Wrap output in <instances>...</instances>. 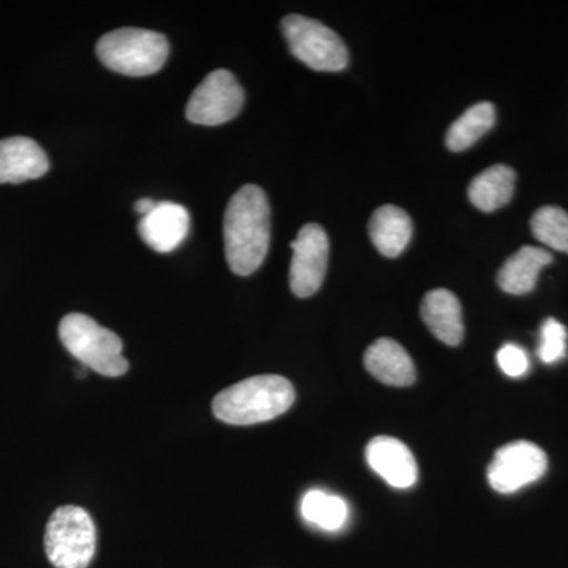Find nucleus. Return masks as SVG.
<instances>
[{
  "label": "nucleus",
  "instance_id": "obj_1",
  "mask_svg": "<svg viewBox=\"0 0 568 568\" xmlns=\"http://www.w3.org/2000/svg\"><path fill=\"white\" fill-rule=\"evenodd\" d=\"M224 254L235 275L248 276L263 265L271 245V205L253 183L231 197L224 212Z\"/></svg>",
  "mask_w": 568,
  "mask_h": 568
},
{
  "label": "nucleus",
  "instance_id": "obj_2",
  "mask_svg": "<svg viewBox=\"0 0 568 568\" xmlns=\"http://www.w3.org/2000/svg\"><path fill=\"white\" fill-rule=\"evenodd\" d=\"M295 392L286 377L261 375L224 388L215 396L212 410L230 425H256L283 416L294 405Z\"/></svg>",
  "mask_w": 568,
  "mask_h": 568
},
{
  "label": "nucleus",
  "instance_id": "obj_3",
  "mask_svg": "<svg viewBox=\"0 0 568 568\" xmlns=\"http://www.w3.org/2000/svg\"><path fill=\"white\" fill-rule=\"evenodd\" d=\"M59 338L85 368L108 377H119L129 372V361L122 354V339L91 316L70 313L63 317L59 324Z\"/></svg>",
  "mask_w": 568,
  "mask_h": 568
},
{
  "label": "nucleus",
  "instance_id": "obj_4",
  "mask_svg": "<svg viewBox=\"0 0 568 568\" xmlns=\"http://www.w3.org/2000/svg\"><path fill=\"white\" fill-rule=\"evenodd\" d=\"M97 55L104 67L125 77H149L162 70L170 43L162 33L123 28L104 33L97 43Z\"/></svg>",
  "mask_w": 568,
  "mask_h": 568
},
{
  "label": "nucleus",
  "instance_id": "obj_5",
  "mask_svg": "<svg viewBox=\"0 0 568 568\" xmlns=\"http://www.w3.org/2000/svg\"><path fill=\"white\" fill-rule=\"evenodd\" d=\"M97 548V529L84 508H58L48 521L44 549L55 568H88Z\"/></svg>",
  "mask_w": 568,
  "mask_h": 568
},
{
  "label": "nucleus",
  "instance_id": "obj_6",
  "mask_svg": "<svg viewBox=\"0 0 568 568\" xmlns=\"http://www.w3.org/2000/svg\"><path fill=\"white\" fill-rule=\"evenodd\" d=\"M282 31L291 52L316 71H342L349 63L345 41L323 22L301 14H287Z\"/></svg>",
  "mask_w": 568,
  "mask_h": 568
},
{
  "label": "nucleus",
  "instance_id": "obj_7",
  "mask_svg": "<svg viewBox=\"0 0 568 568\" xmlns=\"http://www.w3.org/2000/svg\"><path fill=\"white\" fill-rule=\"evenodd\" d=\"M244 102V89L234 74L227 70H215L194 89L186 104V118L196 125H223L233 121Z\"/></svg>",
  "mask_w": 568,
  "mask_h": 568
},
{
  "label": "nucleus",
  "instance_id": "obj_8",
  "mask_svg": "<svg viewBox=\"0 0 568 568\" xmlns=\"http://www.w3.org/2000/svg\"><path fill=\"white\" fill-rule=\"evenodd\" d=\"M547 467V454L536 444L529 440L507 444L489 463V487L500 495H511L544 477Z\"/></svg>",
  "mask_w": 568,
  "mask_h": 568
},
{
  "label": "nucleus",
  "instance_id": "obj_9",
  "mask_svg": "<svg viewBox=\"0 0 568 568\" xmlns=\"http://www.w3.org/2000/svg\"><path fill=\"white\" fill-rule=\"evenodd\" d=\"M290 267L291 291L297 297H312L323 286L328 265V237L323 226L308 223L298 231Z\"/></svg>",
  "mask_w": 568,
  "mask_h": 568
},
{
  "label": "nucleus",
  "instance_id": "obj_10",
  "mask_svg": "<svg viewBox=\"0 0 568 568\" xmlns=\"http://www.w3.org/2000/svg\"><path fill=\"white\" fill-rule=\"evenodd\" d=\"M366 462L390 487L406 489L416 485L418 467L413 452L390 436H376L366 447Z\"/></svg>",
  "mask_w": 568,
  "mask_h": 568
},
{
  "label": "nucleus",
  "instance_id": "obj_11",
  "mask_svg": "<svg viewBox=\"0 0 568 568\" xmlns=\"http://www.w3.org/2000/svg\"><path fill=\"white\" fill-rule=\"evenodd\" d=\"M138 231L142 241L155 252H174L189 235L190 213L181 204L156 203L149 215L142 216Z\"/></svg>",
  "mask_w": 568,
  "mask_h": 568
},
{
  "label": "nucleus",
  "instance_id": "obj_12",
  "mask_svg": "<svg viewBox=\"0 0 568 568\" xmlns=\"http://www.w3.org/2000/svg\"><path fill=\"white\" fill-rule=\"evenodd\" d=\"M50 160L31 138L13 136L0 141V183H22L43 178Z\"/></svg>",
  "mask_w": 568,
  "mask_h": 568
},
{
  "label": "nucleus",
  "instance_id": "obj_13",
  "mask_svg": "<svg viewBox=\"0 0 568 568\" xmlns=\"http://www.w3.org/2000/svg\"><path fill=\"white\" fill-rule=\"evenodd\" d=\"M365 368L386 386L407 387L416 381V366L395 339L379 338L366 349Z\"/></svg>",
  "mask_w": 568,
  "mask_h": 568
},
{
  "label": "nucleus",
  "instance_id": "obj_14",
  "mask_svg": "<svg viewBox=\"0 0 568 568\" xmlns=\"http://www.w3.org/2000/svg\"><path fill=\"white\" fill-rule=\"evenodd\" d=\"M422 320L439 342L458 346L465 336L462 305L457 295L447 290H435L425 295L420 308Z\"/></svg>",
  "mask_w": 568,
  "mask_h": 568
},
{
  "label": "nucleus",
  "instance_id": "obj_15",
  "mask_svg": "<svg viewBox=\"0 0 568 568\" xmlns=\"http://www.w3.org/2000/svg\"><path fill=\"white\" fill-rule=\"evenodd\" d=\"M551 253L537 246H523L500 267L497 274V284L504 293L525 295L532 293L536 287L538 274L541 268L551 264Z\"/></svg>",
  "mask_w": 568,
  "mask_h": 568
},
{
  "label": "nucleus",
  "instance_id": "obj_16",
  "mask_svg": "<svg viewBox=\"0 0 568 568\" xmlns=\"http://www.w3.org/2000/svg\"><path fill=\"white\" fill-rule=\"evenodd\" d=\"M368 231L377 252L386 257H396L409 245L413 237V222L403 209L396 205H383L373 213Z\"/></svg>",
  "mask_w": 568,
  "mask_h": 568
},
{
  "label": "nucleus",
  "instance_id": "obj_17",
  "mask_svg": "<svg viewBox=\"0 0 568 568\" xmlns=\"http://www.w3.org/2000/svg\"><path fill=\"white\" fill-rule=\"evenodd\" d=\"M517 174L506 164H495L477 175L467 189L474 207L481 212H495L510 203L515 193Z\"/></svg>",
  "mask_w": 568,
  "mask_h": 568
},
{
  "label": "nucleus",
  "instance_id": "obj_18",
  "mask_svg": "<svg viewBox=\"0 0 568 568\" xmlns=\"http://www.w3.org/2000/svg\"><path fill=\"white\" fill-rule=\"evenodd\" d=\"M301 515L308 525L336 532L345 528L349 518V507L343 497L331 495L323 489H312L302 497Z\"/></svg>",
  "mask_w": 568,
  "mask_h": 568
},
{
  "label": "nucleus",
  "instance_id": "obj_19",
  "mask_svg": "<svg viewBox=\"0 0 568 568\" xmlns=\"http://www.w3.org/2000/svg\"><path fill=\"white\" fill-rule=\"evenodd\" d=\"M495 104L488 102L474 104L452 123L446 136L447 148L452 152L466 151L485 136L495 126Z\"/></svg>",
  "mask_w": 568,
  "mask_h": 568
},
{
  "label": "nucleus",
  "instance_id": "obj_20",
  "mask_svg": "<svg viewBox=\"0 0 568 568\" xmlns=\"http://www.w3.org/2000/svg\"><path fill=\"white\" fill-rule=\"evenodd\" d=\"M530 230L540 244L568 253V213L556 205L540 207L530 220Z\"/></svg>",
  "mask_w": 568,
  "mask_h": 568
},
{
  "label": "nucleus",
  "instance_id": "obj_21",
  "mask_svg": "<svg viewBox=\"0 0 568 568\" xmlns=\"http://www.w3.org/2000/svg\"><path fill=\"white\" fill-rule=\"evenodd\" d=\"M567 328L559 321H545L540 328V345H538V357L544 364H556L567 355Z\"/></svg>",
  "mask_w": 568,
  "mask_h": 568
},
{
  "label": "nucleus",
  "instance_id": "obj_22",
  "mask_svg": "<svg viewBox=\"0 0 568 568\" xmlns=\"http://www.w3.org/2000/svg\"><path fill=\"white\" fill-rule=\"evenodd\" d=\"M497 365L510 377H521L528 373L529 357L523 347L507 343L497 353Z\"/></svg>",
  "mask_w": 568,
  "mask_h": 568
},
{
  "label": "nucleus",
  "instance_id": "obj_23",
  "mask_svg": "<svg viewBox=\"0 0 568 568\" xmlns=\"http://www.w3.org/2000/svg\"><path fill=\"white\" fill-rule=\"evenodd\" d=\"M155 205V201H152L151 197H141V200L136 201V204H134V211L140 213L142 219V216L149 215Z\"/></svg>",
  "mask_w": 568,
  "mask_h": 568
}]
</instances>
